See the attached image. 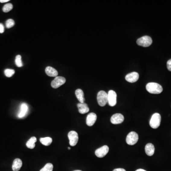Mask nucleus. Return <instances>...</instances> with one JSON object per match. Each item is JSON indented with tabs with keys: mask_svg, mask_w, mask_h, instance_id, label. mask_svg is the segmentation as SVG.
<instances>
[{
	"mask_svg": "<svg viewBox=\"0 0 171 171\" xmlns=\"http://www.w3.org/2000/svg\"><path fill=\"white\" fill-rule=\"evenodd\" d=\"M146 89L151 94H159L163 91L162 87L160 84L154 82H151L147 84Z\"/></svg>",
	"mask_w": 171,
	"mask_h": 171,
	"instance_id": "f257e3e1",
	"label": "nucleus"
},
{
	"mask_svg": "<svg viewBox=\"0 0 171 171\" xmlns=\"http://www.w3.org/2000/svg\"><path fill=\"white\" fill-rule=\"evenodd\" d=\"M161 116L159 113L153 114L150 121V125L152 128L157 129L160 126L161 124Z\"/></svg>",
	"mask_w": 171,
	"mask_h": 171,
	"instance_id": "f03ea898",
	"label": "nucleus"
},
{
	"mask_svg": "<svg viewBox=\"0 0 171 171\" xmlns=\"http://www.w3.org/2000/svg\"><path fill=\"white\" fill-rule=\"evenodd\" d=\"M97 100L98 104L100 106H105L106 103H108V97L107 93L104 91H100L97 94Z\"/></svg>",
	"mask_w": 171,
	"mask_h": 171,
	"instance_id": "7ed1b4c3",
	"label": "nucleus"
},
{
	"mask_svg": "<svg viewBox=\"0 0 171 171\" xmlns=\"http://www.w3.org/2000/svg\"><path fill=\"white\" fill-rule=\"evenodd\" d=\"M153 43L152 38L148 36H144L139 38L137 41V44L139 46L144 47L150 46Z\"/></svg>",
	"mask_w": 171,
	"mask_h": 171,
	"instance_id": "20e7f679",
	"label": "nucleus"
},
{
	"mask_svg": "<svg viewBox=\"0 0 171 171\" xmlns=\"http://www.w3.org/2000/svg\"><path fill=\"white\" fill-rule=\"evenodd\" d=\"M138 140V135L135 132H131L127 135L126 143L129 145H133L137 143Z\"/></svg>",
	"mask_w": 171,
	"mask_h": 171,
	"instance_id": "39448f33",
	"label": "nucleus"
},
{
	"mask_svg": "<svg viewBox=\"0 0 171 171\" xmlns=\"http://www.w3.org/2000/svg\"><path fill=\"white\" fill-rule=\"evenodd\" d=\"M68 138L69 140V144L71 147H74L77 144L78 141V133L74 131H71L68 133Z\"/></svg>",
	"mask_w": 171,
	"mask_h": 171,
	"instance_id": "423d86ee",
	"label": "nucleus"
},
{
	"mask_svg": "<svg viewBox=\"0 0 171 171\" xmlns=\"http://www.w3.org/2000/svg\"><path fill=\"white\" fill-rule=\"evenodd\" d=\"M107 97H108V103L109 105L111 106H114L116 104V98H117V95L116 92L115 91H109V93H107Z\"/></svg>",
	"mask_w": 171,
	"mask_h": 171,
	"instance_id": "0eeeda50",
	"label": "nucleus"
},
{
	"mask_svg": "<svg viewBox=\"0 0 171 171\" xmlns=\"http://www.w3.org/2000/svg\"><path fill=\"white\" fill-rule=\"evenodd\" d=\"M66 79L63 77H56L53 81H52L51 86L54 88H57L65 84Z\"/></svg>",
	"mask_w": 171,
	"mask_h": 171,
	"instance_id": "6e6552de",
	"label": "nucleus"
},
{
	"mask_svg": "<svg viewBox=\"0 0 171 171\" xmlns=\"http://www.w3.org/2000/svg\"><path fill=\"white\" fill-rule=\"evenodd\" d=\"M109 151V147L107 145H104L95 151L96 156L99 158H103L106 156Z\"/></svg>",
	"mask_w": 171,
	"mask_h": 171,
	"instance_id": "1a4fd4ad",
	"label": "nucleus"
},
{
	"mask_svg": "<svg viewBox=\"0 0 171 171\" xmlns=\"http://www.w3.org/2000/svg\"><path fill=\"white\" fill-rule=\"evenodd\" d=\"M111 122L113 124H120L123 123L124 120V117L123 115L120 113H116L112 116L111 118Z\"/></svg>",
	"mask_w": 171,
	"mask_h": 171,
	"instance_id": "9d476101",
	"label": "nucleus"
},
{
	"mask_svg": "<svg viewBox=\"0 0 171 171\" xmlns=\"http://www.w3.org/2000/svg\"><path fill=\"white\" fill-rule=\"evenodd\" d=\"M139 77V76L138 73L136 72H133L126 75L125 78L127 81L130 82V83H134L138 81Z\"/></svg>",
	"mask_w": 171,
	"mask_h": 171,
	"instance_id": "9b49d317",
	"label": "nucleus"
},
{
	"mask_svg": "<svg viewBox=\"0 0 171 171\" xmlns=\"http://www.w3.org/2000/svg\"><path fill=\"white\" fill-rule=\"evenodd\" d=\"M97 116L94 113H91L88 114L87 117L86 123L88 126H91L94 125L96 121Z\"/></svg>",
	"mask_w": 171,
	"mask_h": 171,
	"instance_id": "f8f14e48",
	"label": "nucleus"
},
{
	"mask_svg": "<svg viewBox=\"0 0 171 171\" xmlns=\"http://www.w3.org/2000/svg\"><path fill=\"white\" fill-rule=\"evenodd\" d=\"M28 111V106L26 103H23L21 104L20 106V109L18 114V118H23L26 115Z\"/></svg>",
	"mask_w": 171,
	"mask_h": 171,
	"instance_id": "ddd939ff",
	"label": "nucleus"
},
{
	"mask_svg": "<svg viewBox=\"0 0 171 171\" xmlns=\"http://www.w3.org/2000/svg\"><path fill=\"white\" fill-rule=\"evenodd\" d=\"M77 106L78 107V112L81 114H86L89 112L90 111V109L88 108L87 104L86 103H78Z\"/></svg>",
	"mask_w": 171,
	"mask_h": 171,
	"instance_id": "4468645a",
	"label": "nucleus"
},
{
	"mask_svg": "<svg viewBox=\"0 0 171 171\" xmlns=\"http://www.w3.org/2000/svg\"><path fill=\"white\" fill-rule=\"evenodd\" d=\"M23 166L22 161L19 158H16L14 161L12 163V169L14 171H18L20 170Z\"/></svg>",
	"mask_w": 171,
	"mask_h": 171,
	"instance_id": "2eb2a0df",
	"label": "nucleus"
},
{
	"mask_svg": "<svg viewBox=\"0 0 171 171\" xmlns=\"http://www.w3.org/2000/svg\"><path fill=\"white\" fill-rule=\"evenodd\" d=\"M45 72L48 76L52 77H56L58 75V72L57 70L50 66H48L45 69Z\"/></svg>",
	"mask_w": 171,
	"mask_h": 171,
	"instance_id": "dca6fc26",
	"label": "nucleus"
},
{
	"mask_svg": "<svg viewBox=\"0 0 171 171\" xmlns=\"http://www.w3.org/2000/svg\"><path fill=\"white\" fill-rule=\"evenodd\" d=\"M154 145L151 143H148L145 145V152L147 155L148 156H152L154 154Z\"/></svg>",
	"mask_w": 171,
	"mask_h": 171,
	"instance_id": "f3484780",
	"label": "nucleus"
},
{
	"mask_svg": "<svg viewBox=\"0 0 171 171\" xmlns=\"http://www.w3.org/2000/svg\"><path fill=\"white\" fill-rule=\"evenodd\" d=\"M75 95L80 103H83L85 101L84 99V94L82 90L81 89H78L75 91Z\"/></svg>",
	"mask_w": 171,
	"mask_h": 171,
	"instance_id": "a211bd4d",
	"label": "nucleus"
},
{
	"mask_svg": "<svg viewBox=\"0 0 171 171\" xmlns=\"http://www.w3.org/2000/svg\"><path fill=\"white\" fill-rule=\"evenodd\" d=\"M37 141V138L35 137H31L26 143V146L28 148L33 149L35 147V142Z\"/></svg>",
	"mask_w": 171,
	"mask_h": 171,
	"instance_id": "6ab92c4d",
	"label": "nucleus"
},
{
	"mask_svg": "<svg viewBox=\"0 0 171 171\" xmlns=\"http://www.w3.org/2000/svg\"><path fill=\"white\" fill-rule=\"evenodd\" d=\"M40 142L42 144L45 146H49L50 145L52 142V139L50 137H46V138H40Z\"/></svg>",
	"mask_w": 171,
	"mask_h": 171,
	"instance_id": "aec40b11",
	"label": "nucleus"
},
{
	"mask_svg": "<svg viewBox=\"0 0 171 171\" xmlns=\"http://www.w3.org/2000/svg\"><path fill=\"white\" fill-rule=\"evenodd\" d=\"M53 166L51 163H47L40 171H52Z\"/></svg>",
	"mask_w": 171,
	"mask_h": 171,
	"instance_id": "412c9836",
	"label": "nucleus"
},
{
	"mask_svg": "<svg viewBox=\"0 0 171 171\" xmlns=\"http://www.w3.org/2000/svg\"><path fill=\"white\" fill-rule=\"evenodd\" d=\"M15 64L18 67H21L23 66V62L21 61V55H18L16 57Z\"/></svg>",
	"mask_w": 171,
	"mask_h": 171,
	"instance_id": "4be33fe9",
	"label": "nucleus"
},
{
	"mask_svg": "<svg viewBox=\"0 0 171 171\" xmlns=\"http://www.w3.org/2000/svg\"><path fill=\"white\" fill-rule=\"evenodd\" d=\"M13 8V5L10 3L6 4L2 8V11L5 12H8L10 11Z\"/></svg>",
	"mask_w": 171,
	"mask_h": 171,
	"instance_id": "5701e85b",
	"label": "nucleus"
},
{
	"mask_svg": "<svg viewBox=\"0 0 171 171\" xmlns=\"http://www.w3.org/2000/svg\"><path fill=\"white\" fill-rule=\"evenodd\" d=\"M14 73L15 71L14 69H6L5 71V75L8 78L11 77Z\"/></svg>",
	"mask_w": 171,
	"mask_h": 171,
	"instance_id": "b1692460",
	"label": "nucleus"
},
{
	"mask_svg": "<svg viewBox=\"0 0 171 171\" xmlns=\"http://www.w3.org/2000/svg\"><path fill=\"white\" fill-rule=\"evenodd\" d=\"M15 24V22L12 19H8V20L6 21V27L8 29L11 28L14 26Z\"/></svg>",
	"mask_w": 171,
	"mask_h": 171,
	"instance_id": "393cba45",
	"label": "nucleus"
},
{
	"mask_svg": "<svg viewBox=\"0 0 171 171\" xmlns=\"http://www.w3.org/2000/svg\"><path fill=\"white\" fill-rule=\"evenodd\" d=\"M167 68L169 71H171V59H169L167 62Z\"/></svg>",
	"mask_w": 171,
	"mask_h": 171,
	"instance_id": "a878e982",
	"label": "nucleus"
},
{
	"mask_svg": "<svg viewBox=\"0 0 171 171\" xmlns=\"http://www.w3.org/2000/svg\"><path fill=\"white\" fill-rule=\"evenodd\" d=\"M5 31V27L2 24H0V33H2Z\"/></svg>",
	"mask_w": 171,
	"mask_h": 171,
	"instance_id": "bb28decb",
	"label": "nucleus"
},
{
	"mask_svg": "<svg viewBox=\"0 0 171 171\" xmlns=\"http://www.w3.org/2000/svg\"><path fill=\"white\" fill-rule=\"evenodd\" d=\"M113 171H126L123 168H117V169H114Z\"/></svg>",
	"mask_w": 171,
	"mask_h": 171,
	"instance_id": "cd10ccee",
	"label": "nucleus"
},
{
	"mask_svg": "<svg viewBox=\"0 0 171 171\" xmlns=\"http://www.w3.org/2000/svg\"><path fill=\"white\" fill-rule=\"evenodd\" d=\"M9 1V0H0V2L1 3H4V2H8Z\"/></svg>",
	"mask_w": 171,
	"mask_h": 171,
	"instance_id": "c85d7f7f",
	"label": "nucleus"
},
{
	"mask_svg": "<svg viewBox=\"0 0 171 171\" xmlns=\"http://www.w3.org/2000/svg\"><path fill=\"white\" fill-rule=\"evenodd\" d=\"M135 171H147L145 170H144V169H139L138 170H136Z\"/></svg>",
	"mask_w": 171,
	"mask_h": 171,
	"instance_id": "c756f323",
	"label": "nucleus"
},
{
	"mask_svg": "<svg viewBox=\"0 0 171 171\" xmlns=\"http://www.w3.org/2000/svg\"><path fill=\"white\" fill-rule=\"evenodd\" d=\"M81 171V170H75V171Z\"/></svg>",
	"mask_w": 171,
	"mask_h": 171,
	"instance_id": "7c9ffc66",
	"label": "nucleus"
},
{
	"mask_svg": "<svg viewBox=\"0 0 171 171\" xmlns=\"http://www.w3.org/2000/svg\"><path fill=\"white\" fill-rule=\"evenodd\" d=\"M68 149H69V150H70V149H71V148L68 147Z\"/></svg>",
	"mask_w": 171,
	"mask_h": 171,
	"instance_id": "2f4dec72",
	"label": "nucleus"
}]
</instances>
